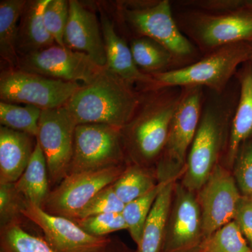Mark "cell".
Listing matches in <instances>:
<instances>
[{
	"label": "cell",
	"instance_id": "6da1fadb",
	"mask_svg": "<svg viewBox=\"0 0 252 252\" xmlns=\"http://www.w3.org/2000/svg\"><path fill=\"white\" fill-rule=\"evenodd\" d=\"M240 94L236 76L223 91L205 89L203 108L196 133L180 182L198 192L220 163L229 140L232 121Z\"/></svg>",
	"mask_w": 252,
	"mask_h": 252
},
{
	"label": "cell",
	"instance_id": "7a4b0ae2",
	"mask_svg": "<svg viewBox=\"0 0 252 252\" xmlns=\"http://www.w3.org/2000/svg\"><path fill=\"white\" fill-rule=\"evenodd\" d=\"M140 91L135 114L121 129L127 163L155 168L166 143L183 88Z\"/></svg>",
	"mask_w": 252,
	"mask_h": 252
},
{
	"label": "cell",
	"instance_id": "3957f363",
	"mask_svg": "<svg viewBox=\"0 0 252 252\" xmlns=\"http://www.w3.org/2000/svg\"><path fill=\"white\" fill-rule=\"evenodd\" d=\"M172 7L180 31L203 56L228 44L252 42V0H215L208 10Z\"/></svg>",
	"mask_w": 252,
	"mask_h": 252
},
{
	"label": "cell",
	"instance_id": "277c9868",
	"mask_svg": "<svg viewBox=\"0 0 252 252\" xmlns=\"http://www.w3.org/2000/svg\"><path fill=\"white\" fill-rule=\"evenodd\" d=\"M135 86L104 67L90 84L82 85L64 104L78 125L105 124L122 129L140 102Z\"/></svg>",
	"mask_w": 252,
	"mask_h": 252
},
{
	"label": "cell",
	"instance_id": "5b68a950",
	"mask_svg": "<svg viewBox=\"0 0 252 252\" xmlns=\"http://www.w3.org/2000/svg\"><path fill=\"white\" fill-rule=\"evenodd\" d=\"M119 11L121 19L134 37L150 38L171 54L175 69L193 64L203 57L177 26L169 0L126 1L119 6Z\"/></svg>",
	"mask_w": 252,
	"mask_h": 252
},
{
	"label": "cell",
	"instance_id": "8992f818",
	"mask_svg": "<svg viewBox=\"0 0 252 252\" xmlns=\"http://www.w3.org/2000/svg\"><path fill=\"white\" fill-rule=\"evenodd\" d=\"M252 42H239L218 48L193 64L167 72L152 74L149 89L163 87L200 86L220 92L234 78L238 68L250 61ZM147 90V89H146Z\"/></svg>",
	"mask_w": 252,
	"mask_h": 252
},
{
	"label": "cell",
	"instance_id": "52a82bcc",
	"mask_svg": "<svg viewBox=\"0 0 252 252\" xmlns=\"http://www.w3.org/2000/svg\"><path fill=\"white\" fill-rule=\"evenodd\" d=\"M204 97L203 87L183 88L166 143L156 165L159 183L180 180L185 173L189 151L200 122Z\"/></svg>",
	"mask_w": 252,
	"mask_h": 252
},
{
	"label": "cell",
	"instance_id": "ba28073f",
	"mask_svg": "<svg viewBox=\"0 0 252 252\" xmlns=\"http://www.w3.org/2000/svg\"><path fill=\"white\" fill-rule=\"evenodd\" d=\"M81 86L79 83L9 69L1 71L0 75V98L3 102L30 104L45 110L64 106Z\"/></svg>",
	"mask_w": 252,
	"mask_h": 252
},
{
	"label": "cell",
	"instance_id": "9c48e42d",
	"mask_svg": "<svg viewBox=\"0 0 252 252\" xmlns=\"http://www.w3.org/2000/svg\"><path fill=\"white\" fill-rule=\"evenodd\" d=\"M127 164L121 129L105 124L77 125L69 174Z\"/></svg>",
	"mask_w": 252,
	"mask_h": 252
},
{
	"label": "cell",
	"instance_id": "30bf717a",
	"mask_svg": "<svg viewBox=\"0 0 252 252\" xmlns=\"http://www.w3.org/2000/svg\"><path fill=\"white\" fill-rule=\"evenodd\" d=\"M77 125L64 105L41 112L36 141L45 156L51 186L56 187L69 173Z\"/></svg>",
	"mask_w": 252,
	"mask_h": 252
},
{
	"label": "cell",
	"instance_id": "8fae6325",
	"mask_svg": "<svg viewBox=\"0 0 252 252\" xmlns=\"http://www.w3.org/2000/svg\"><path fill=\"white\" fill-rule=\"evenodd\" d=\"M126 165L69 174L51 190L43 210L55 216L77 220L81 210L99 190L112 185Z\"/></svg>",
	"mask_w": 252,
	"mask_h": 252
},
{
	"label": "cell",
	"instance_id": "7c38bea8",
	"mask_svg": "<svg viewBox=\"0 0 252 252\" xmlns=\"http://www.w3.org/2000/svg\"><path fill=\"white\" fill-rule=\"evenodd\" d=\"M103 68L84 53L55 44L20 56L16 69L51 79L82 81L83 85H86L94 81Z\"/></svg>",
	"mask_w": 252,
	"mask_h": 252
},
{
	"label": "cell",
	"instance_id": "4fadbf2b",
	"mask_svg": "<svg viewBox=\"0 0 252 252\" xmlns=\"http://www.w3.org/2000/svg\"><path fill=\"white\" fill-rule=\"evenodd\" d=\"M205 240L235 220L243 195L231 170L219 164L196 192Z\"/></svg>",
	"mask_w": 252,
	"mask_h": 252
},
{
	"label": "cell",
	"instance_id": "5bb4252c",
	"mask_svg": "<svg viewBox=\"0 0 252 252\" xmlns=\"http://www.w3.org/2000/svg\"><path fill=\"white\" fill-rule=\"evenodd\" d=\"M204 240L203 219L196 193L177 181L162 252H187Z\"/></svg>",
	"mask_w": 252,
	"mask_h": 252
},
{
	"label": "cell",
	"instance_id": "9a60e30c",
	"mask_svg": "<svg viewBox=\"0 0 252 252\" xmlns=\"http://www.w3.org/2000/svg\"><path fill=\"white\" fill-rule=\"evenodd\" d=\"M22 214L40 228L44 240L56 252H102L112 240L93 236L74 220L51 215L28 202Z\"/></svg>",
	"mask_w": 252,
	"mask_h": 252
},
{
	"label": "cell",
	"instance_id": "2e32d148",
	"mask_svg": "<svg viewBox=\"0 0 252 252\" xmlns=\"http://www.w3.org/2000/svg\"><path fill=\"white\" fill-rule=\"evenodd\" d=\"M64 45L87 54L99 67H106L105 46L100 21L77 0L69 1V18L64 36Z\"/></svg>",
	"mask_w": 252,
	"mask_h": 252
},
{
	"label": "cell",
	"instance_id": "e0dca14e",
	"mask_svg": "<svg viewBox=\"0 0 252 252\" xmlns=\"http://www.w3.org/2000/svg\"><path fill=\"white\" fill-rule=\"evenodd\" d=\"M100 24L105 46L106 67L123 79L135 86L138 91L152 87L154 79L141 72L132 57L129 44L118 34L114 23L100 9Z\"/></svg>",
	"mask_w": 252,
	"mask_h": 252
},
{
	"label": "cell",
	"instance_id": "ac0fdd59",
	"mask_svg": "<svg viewBox=\"0 0 252 252\" xmlns=\"http://www.w3.org/2000/svg\"><path fill=\"white\" fill-rule=\"evenodd\" d=\"M240 85L238 104L232 121L229 140L220 165L231 170L239 149L252 142V63H243L236 74Z\"/></svg>",
	"mask_w": 252,
	"mask_h": 252
},
{
	"label": "cell",
	"instance_id": "d6986e66",
	"mask_svg": "<svg viewBox=\"0 0 252 252\" xmlns=\"http://www.w3.org/2000/svg\"><path fill=\"white\" fill-rule=\"evenodd\" d=\"M32 137L0 127V185L15 183L26 170L35 147Z\"/></svg>",
	"mask_w": 252,
	"mask_h": 252
},
{
	"label": "cell",
	"instance_id": "ffe728a7",
	"mask_svg": "<svg viewBox=\"0 0 252 252\" xmlns=\"http://www.w3.org/2000/svg\"><path fill=\"white\" fill-rule=\"evenodd\" d=\"M49 1V0L26 1L18 25L16 49L19 57L56 44L44 22V11Z\"/></svg>",
	"mask_w": 252,
	"mask_h": 252
},
{
	"label": "cell",
	"instance_id": "44dd1931",
	"mask_svg": "<svg viewBox=\"0 0 252 252\" xmlns=\"http://www.w3.org/2000/svg\"><path fill=\"white\" fill-rule=\"evenodd\" d=\"M177 181L167 182L157 197L143 230L142 240L135 252H162L166 225Z\"/></svg>",
	"mask_w": 252,
	"mask_h": 252
},
{
	"label": "cell",
	"instance_id": "7402d4cb",
	"mask_svg": "<svg viewBox=\"0 0 252 252\" xmlns=\"http://www.w3.org/2000/svg\"><path fill=\"white\" fill-rule=\"evenodd\" d=\"M14 185L26 201L43 208L51 190L45 156L37 141L26 170Z\"/></svg>",
	"mask_w": 252,
	"mask_h": 252
},
{
	"label": "cell",
	"instance_id": "603a6c76",
	"mask_svg": "<svg viewBox=\"0 0 252 252\" xmlns=\"http://www.w3.org/2000/svg\"><path fill=\"white\" fill-rule=\"evenodd\" d=\"M26 0L0 1V56L9 69H16L19 56L16 49L18 19L21 18Z\"/></svg>",
	"mask_w": 252,
	"mask_h": 252
},
{
	"label": "cell",
	"instance_id": "cb8c5ba5",
	"mask_svg": "<svg viewBox=\"0 0 252 252\" xmlns=\"http://www.w3.org/2000/svg\"><path fill=\"white\" fill-rule=\"evenodd\" d=\"M129 46L136 65L144 74L152 75L175 69L171 54L153 39L146 36L133 37Z\"/></svg>",
	"mask_w": 252,
	"mask_h": 252
},
{
	"label": "cell",
	"instance_id": "d4e9b609",
	"mask_svg": "<svg viewBox=\"0 0 252 252\" xmlns=\"http://www.w3.org/2000/svg\"><path fill=\"white\" fill-rule=\"evenodd\" d=\"M158 184L154 167L127 163L124 171L112 185L118 198L126 205L148 193Z\"/></svg>",
	"mask_w": 252,
	"mask_h": 252
},
{
	"label": "cell",
	"instance_id": "484cf974",
	"mask_svg": "<svg viewBox=\"0 0 252 252\" xmlns=\"http://www.w3.org/2000/svg\"><path fill=\"white\" fill-rule=\"evenodd\" d=\"M0 252H56L44 238L28 233L22 223L0 227Z\"/></svg>",
	"mask_w": 252,
	"mask_h": 252
},
{
	"label": "cell",
	"instance_id": "4316f807",
	"mask_svg": "<svg viewBox=\"0 0 252 252\" xmlns=\"http://www.w3.org/2000/svg\"><path fill=\"white\" fill-rule=\"evenodd\" d=\"M165 183H159L148 193L144 194L133 201L126 204L122 212L127 230L132 240L136 245H139L142 240L144 225L157 197L161 191Z\"/></svg>",
	"mask_w": 252,
	"mask_h": 252
},
{
	"label": "cell",
	"instance_id": "83f0119b",
	"mask_svg": "<svg viewBox=\"0 0 252 252\" xmlns=\"http://www.w3.org/2000/svg\"><path fill=\"white\" fill-rule=\"evenodd\" d=\"M42 109L34 105L0 102V124L1 126L18 132H24L36 137L38 124Z\"/></svg>",
	"mask_w": 252,
	"mask_h": 252
},
{
	"label": "cell",
	"instance_id": "f1b7e54d",
	"mask_svg": "<svg viewBox=\"0 0 252 252\" xmlns=\"http://www.w3.org/2000/svg\"><path fill=\"white\" fill-rule=\"evenodd\" d=\"M203 248L204 252H252L235 220L204 240Z\"/></svg>",
	"mask_w": 252,
	"mask_h": 252
},
{
	"label": "cell",
	"instance_id": "f546056e",
	"mask_svg": "<svg viewBox=\"0 0 252 252\" xmlns=\"http://www.w3.org/2000/svg\"><path fill=\"white\" fill-rule=\"evenodd\" d=\"M26 203L27 201L18 191L14 183L0 185V227L14 222L21 223Z\"/></svg>",
	"mask_w": 252,
	"mask_h": 252
},
{
	"label": "cell",
	"instance_id": "4dcf8cb0",
	"mask_svg": "<svg viewBox=\"0 0 252 252\" xmlns=\"http://www.w3.org/2000/svg\"><path fill=\"white\" fill-rule=\"evenodd\" d=\"M69 18V1L49 0L44 11V22L46 30L57 45L66 47L64 32Z\"/></svg>",
	"mask_w": 252,
	"mask_h": 252
},
{
	"label": "cell",
	"instance_id": "1f68e13d",
	"mask_svg": "<svg viewBox=\"0 0 252 252\" xmlns=\"http://www.w3.org/2000/svg\"><path fill=\"white\" fill-rule=\"evenodd\" d=\"M84 231L93 236L102 238L119 230H127L122 213H105L74 220Z\"/></svg>",
	"mask_w": 252,
	"mask_h": 252
},
{
	"label": "cell",
	"instance_id": "d6a6232c",
	"mask_svg": "<svg viewBox=\"0 0 252 252\" xmlns=\"http://www.w3.org/2000/svg\"><path fill=\"white\" fill-rule=\"evenodd\" d=\"M124 206L125 204L118 198L111 185L99 190L81 210L75 220L100 214L121 213Z\"/></svg>",
	"mask_w": 252,
	"mask_h": 252
},
{
	"label": "cell",
	"instance_id": "836d02e7",
	"mask_svg": "<svg viewBox=\"0 0 252 252\" xmlns=\"http://www.w3.org/2000/svg\"><path fill=\"white\" fill-rule=\"evenodd\" d=\"M230 170L242 195H252V142H246L240 147Z\"/></svg>",
	"mask_w": 252,
	"mask_h": 252
},
{
	"label": "cell",
	"instance_id": "e575fe53",
	"mask_svg": "<svg viewBox=\"0 0 252 252\" xmlns=\"http://www.w3.org/2000/svg\"><path fill=\"white\" fill-rule=\"evenodd\" d=\"M234 220L252 250V209L243 196Z\"/></svg>",
	"mask_w": 252,
	"mask_h": 252
},
{
	"label": "cell",
	"instance_id": "d590c367",
	"mask_svg": "<svg viewBox=\"0 0 252 252\" xmlns=\"http://www.w3.org/2000/svg\"><path fill=\"white\" fill-rule=\"evenodd\" d=\"M102 252H132L122 242L112 240L108 246Z\"/></svg>",
	"mask_w": 252,
	"mask_h": 252
},
{
	"label": "cell",
	"instance_id": "8d00e7d4",
	"mask_svg": "<svg viewBox=\"0 0 252 252\" xmlns=\"http://www.w3.org/2000/svg\"><path fill=\"white\" fill-rule=\"evenodd\" d=\"M187 252H204L203 243L196 248L192 249Z\"/></svg>",
	"mask_w": 252,
	"mask_h": 252
},
{
	"label": "cell",
	"instance_id": "74e56055",
	"mask_svg": "<svg viewBox=\"0 0 252 252\" xmlns=\"http://www.w3.org/2000/svg\"><path fill=\"white\" fill-rule=\"evenodd\" d=\"M244 198H245V200H247L250 206L252 207V195H250V196H243Z\"/></svg>",
	"mask_w": 252,
	"mask_h": 252
},
{
	"label": "cell",
	"instance_id": "f35d334b",
	"mask_svg": "<svg viewBox=\"0 0 252 252\" xmlns=\"http://www.w3.org/2000/svg\"><path fill=\"white\" fill-rule=\"evenodd\" d=\"M250 61V62H251L252 63V50L251 56H250V61Z\"/></svg>",
	"mask_w": 252,
	"mask_h": 252
}]
</instances>
